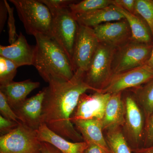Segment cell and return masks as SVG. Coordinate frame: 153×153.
Instances as JSON below:
<instances>
[{"label": "cell", "mask_w": 153, "mask_h": 153, "mask_svg": "<svg viewBox=\"0 0 153 153\" xmlns=\"http://www.w3.org/2000/svg\"><path fill=\"white\" fill-rule=\"evenodd\" d=\"M84 75V72L76 71L70 80L52 79L44 88L42 123L60 136L75 142L84 140L71 122V115L82 94L88 90L97 91L85 82Z\"/></svg>", "instance_id": "6da1fadb"}, {"label": "cell", "mask_w": 153, "mask_h": 153, "mask_svg": "<svg viewBox=\"0 0 153 153\" xmlns=\"http://www.w3.org/2000/svg\"><path fill=\"white\" fill-rule=\"evenodd\" d=\"M33 66L44 81L52 79L68 81L74 71L71 61L63 48L51 37L36 34Z\"/></svg>", "instance_id": "7a4b0ae2"}, {"label": "cell", "mask_w": 153, "mask_h": 153, "mask_svg": "<svg viewBox=\"0 0 153 153\" xmlns=\"http://www.w3.org/2000/svg\"><path fill=\"white\" fill-rule=\"evenodd\" d=\"M16 9L26 33L51 37L53 17L48 7L39 0H10Z\"/></svg>", "instance_id": "3957f363"}, {"label": "cell", "mask_w": 153, "mask_h": 153, "mask_svg": "<svg viewBox=\"0 0 153 153\" xmlns=\"http://www.w3.org/2000/svg\"><path fill=\"white\" fill-rule=\"evenodd\" d=\"M117 49L100 43L88 69L84 73L85 82L97 91H100L113 74V62Z\"/></svg>", "instance_id": "277c9868"}, {"label": "cell", "mask_w": 153, "mask_h": 153, "mask_svg": "<svg viewBox=\"0 0 153 153\" xmlns=\"http://www.w3.org/2000/svg\"><path fill=\"white\" fill-rule=\"evenodd\" d=\"M37 130L21 121L12 131L0 137V153H41Z\"/></svg>", "instance_id": "5b68a950"}, {"label": "cell", "mask_w": 153, "mask_h": 153, "mask_svg": "<svg viewBox=\"0 0 153 153\" xmlns=\"http://www.w3.org/2000/svg\"><path fill=\"white\" fill-rule=\"evenodd\" d=\"M153 45L131 40L117 49L112 64L113 74L121 73L147 64Z\"/></svg>", "instance_id": "8992f818"}, {"label": "cell", "mask_w": 153, "mask_h": 153, "mask_svg": "<svg viewBox=\"0 0 153 153\" xmlns=\"http://www.w3.org/2000/svg\"><path fill=\"white\" fill-rule=\"evenodd\" d=\"M53 18L51 38L63 48L71 61L79 24L69 7L58 12Z\"/></svg>", "instance_id": "52a82bcc"}, {"label": "cell", "mask_w": 153, "mask_h": 153, "mask_svg": "<svg viewBox=\"0 0 153 153\" xmlns=\"http://www.w3.org/2000/svg\"><path fill=\"white\" fill-rule=\"evenodd\" d=\"M99 43L93 28L79 25L71 59L74 73L87 71Z\"/></svg>", "instance_id": "ba28073f"}, {"label": "cell", "mask_w": 153, "mask_h": 153, "mask_svg": "<svg viewBox=\"0 0 153 153\" xmlns=\"http://www.w3.org/2000/svg\"><path fill=\"white\" fill-rule=\"evenodd\" d=\"M153 79V70L146 64L140 67L113 74L100 92L110 94L127 88L137 87Z\"/></svg>", "instance_id": "9c48e42d"}, {"label": "cell", "mask_w": 153, "mask_h": 153, "mask_svg": "<svg viewBox=\"0 0 153 153\" xmlns=\"http://www.w3.org/2000/svg\"><path fill=\"white\" fill-rule=\"evenodd\" d=\"M111 95L100 91H95L90 94H82L70 118L71 122L77 120H102Z\"/></svg>", "instance_id": "30bf717a"}, {"label": "cell", "mask_w": 153, "mask_h": 153, "mask_svg": "<svg viewBox=\"0 0 153 153\" xmlns=\"http://www.w3.org/2000/svg\"><path fill=\"white\" fill-rule=\"evenodd\" d=\"M92 28L100 43L114 48H119L131 40V32L125 19L107 22Z\"/></svg>", "instance_id": "8fae6325"}, {"label": "cell", "mask_w": 153, "mask_h": 153, "mask_svg": "<svg viewBox=\"0 0 153 153\" xmlns=\"http://www.w3.org/2000/svg\"><path fill=\"white\" fill-rule=\"evenodd\" d=\"M45 94L44 88L36 95L27 99L20 105L13 109L20 121L36 130L42 124V109Z\"/></svg>", "instance_id": "7c38bea8"}, {"label": "cell", "mask_w": 153, "mask_h": 153, "mask_svg": "<svg viewBox=\"0 0 153 153\" xmlns=\"http://www.w3.org/2000/svg\"><path fill=\"white\" fill-rule=\"evenodd\" d=\"M35 46L28 44L27 39L20 33L14 43L9 46H0V56L11 60L18 67L33 65Z\"/></svg>", "instance_id": "4fadbf2b"}, {"label": "cell", "mask_w": 153, "mask_h": 153, "mask_svg": "<svg viewBox=\"0 0 153 153\" xmlns=\"http://www.w3.org/2000/svg\"><path fill=\"white\" fill-rule=\"evenodd\" d=\"M38 139L41 142L49 143L62 153H83L87 146L85 141L71 142L55 133L45 124L42 123L37 130Z\"/></svg>", "instance_id": "5bb4252c"}, {"label": "cell", "mask_w": 153, "mask_h": 153, "mask_svg": "<svg viewBox=\"0 0 153 153\" xmlns=\"http://www.w3.org/2000/svg\"><path fill=\"white\" fill-rule=\"evenodd\" d=\"M103 130L120 127L125 123V106L121 99V92L111 95L102 120Z\"/></svg>", "instance_id": "9a60e30c"}, {"label": "cell", "mask_w": 153, "mask_h": 153, "mask_svg": "<svg viewBox=\"0 0 153 153\" xmlns=\"http://www.w3.org/2000/svg\"><path fill=\"white\" fill-rule=\"evenodd\" d=\"M40 83L30 79L21 82H13L4 86H0L1 91L13 109L20 105L27 99L32 91L39 88Z\"/></svg>", "instance_id": "2e32d148"}, {"label": "cell", "mask_w": 153, "mask_h": 153, "mask_svg": "<svg viewBox=\"0 0 153 153\" xmlns=\"http://www.w3.org/2000/svg\"><path fill=\"white\" fill-rule=\"evenodd\" d=\"M75 16L79 25L91 28L107 22L124 19L123 15L113 5Z\"/></svg>", "instance_id": "e0dca14e"}, {"label": "cell", "mask_w": 153, "mask_h": 153, "mask_svg": "<svg viewBox=\"0 0 153 153\" xmlns=\"http://www.w3.org/2000/svg\"><path fill=\"white\" fill-rule=\"evenodd\" d=\"M125 124L128 133L134 142H139L142 137L143 117L134 100L128 96L125 100Z\"/></svg>", "instance_id": "ac0fdd59"}, {"label": "cell", "mask_w": 153, "mask_h": 153, "mask_svg": "<svg viewBox=\"0 0 153 153\" xmlns=\"http://www.w3.org/2000/svg\"><path fill=\"white\" fill-rule=\"evenodd\" d=\"M71 123L81 133L84 141L96 144L110 152L106 140L102 134V120L97 119L77 120Z\"/></svg>", "instance_id": "d6986e66"}, {"label": "cell", "mask_w": 153, "mask_h": 153, "mask_svg": "<svg viewBox=\"0 0 153 153\" xmlns=\"http://www.w3.org/2000/svg\"><path fill=\"white\" fill-rule=\"evenodd\" d=\"M115 7L123 15L124 19L128 23L131 32V40L143 44H151L152 37V33L143 21L137 15L116 6Z\"/></svg>", "instance_id": "ffe728a7"}, {"label": "cell", "mask_w": 153, "mask_h": 153, "mask_svg": "<svg viewBox=\"0 0 153 153\" xmlns=\"http://www.w3.org/2000/svg\"><path fill=\"white\" fill-rule=\"evenodd\" d=\"M110 153H131L120 127L108 130L105 139Z\"/></svg>", "instance_id": "44dd1931"}, {"label": "cell", "mask_w": 153, "mask_h": 153, "mask_svg": "<svg viewBox=\"0 0 153 153\" xmlns=\"http://www.w3.org/2000/svg\"><path fill=\"white\" fill-rule=\"evenodd\" d=\"M136 93L138 100L143 110L147 123L153 112V79L138 89Z\"/></svg>", "instance_id": "7402d4cb"}, {"label": "cell", "mask_w": 153, "mask_h": 153, "mask_svg": "<svg viewBox=\"0 0 153 153\" xmlns=\"http://www.w3.org/2000/svg\"><path fill=\"white\" fill-rule=\"evenodd\" d=\"M114 0H84L71 4L69 8L74 16L106 7L113 4Z\"/></svg>", "instance_id": "603a6c76"}, {"label": "cell", "mask_w": 153, "mask_h": 153, "mask_svg": "<svg viewBox=\"0 0 153 153\" xmlns=\"http://www.w3.org/2000/svg\"><path fill=\"white\" fill-rule=\"evenodd\" d=\"M18 68L19 67L11 60L0 56V86L13 82Z\"/></svg>", "instance_id": "cb8c5ba5"}, {"label": "cell", "mask_w": 153, "mask_h": 153, "mask_svg": "<svg viewBox=\"0 0 153 153\" xmlns=\"http://www.w3.org/2000/svg\"><path fill=\"white\" fill-rule=\"evenodd\" d=\"M136 11L147 23L153 38V0H136Z\"/></svg>", "instance_id": "d4e9b609"}, {"label": "cell", "mask_w": 153, "mask_h": 153, "mask_svg": "<svg viewBox=\"0 0 153 153\" xmlns=\"http://www.w3.org/2000/svg\"><path fill=\"white\" fill-rule=\"evenodd\" d=\"M49 9L52 17L55 16L60 11L69 7L71 4L77 2L71 0H39Z\"/></svg>", "instance_id": "484cf974"}, {"label": "cell", "mask_w": 153, "mask_h": 153, "mask_svg": "<svg viewBox=\"0 0 153 153\" xmlns=\"http://www.w3.org/2000/svg\"><path fill=\"white\" fill-rule=\"evenodd\" d=\"M0 112L3 117L19 122V119L7 101L4 94L0 91Z\"/></svg>", "instance_id": "4316f807"}, {"label": "cell", "mask_w": 153, "mask_h": 153, "mask_svg": "<svg viewBox=\"0 0 153 153\" xmlns=\"http://www.w3.org/2000/svg\"><path fill=\"white\" fill-rule=\"evenodd\" d=\"M7 9L9 14L8 25L9 40L10 44H13L16 41L18 38V36L16 31L15 26V20L14 18L13 8H11L9 6L8 3L7 1H5Z\"/></svg>", "instance_id": "83f0119b"}, {"label": "cell", "mask_w": 153, "mask_h": 153, "mask_svg": "<svg viewBox=\"0 0 153 153\" xmlns=\"http://www.w3.org/2000/svg\"><path fill=\"white\" fill-rule=\"evenodd\" d=\"M19 122L10 120L0 115V133L1 135L6 134L12 131L19 125Z\"/></svg>", "instance_id": "f1b7e54d"}, {"label": "cell", "mask_w": 153, "mask_h": 153, "mask_svg": "<svg viewBox=\"0 0 153 153\" xmlns=\"http://www.w3.org/2000/svg\"><path fill=\"white\" fill-rule=\"evenodd\" d=\"M113 5L123 9L132 14L137 15L136 0H114Z\"/></svg>", "instance_id": "f546056e"}, {"label": "cell", "mask_w": 153, "mask_h": 153, "mask_svg": "<svg viewBox=\"0 0 153 153\" xmlns=\"http://www.w3.org/2000/svg\"><path fill=\"white\" fill-rule=\"evenodd\" d=\"M145 144L149 146L153 143V112L146 123Z\"/></svg>", "instance_id": "4dcf8cb0"}, {"label": "cell", "mask_w": 153, "mask_h": 153, "mask_svg": "<svg viewBox=\"0 0 153 153\" xmlns=\"http://www.w3.org/2000/svg\"><path fill=\"white\" fill-rule=\"evenodd\" d=\"M7 9L4 1H0V30L2 31L7 19Z\"/></svg>", "instance_id": "1f68e13d"}, {"label": "cell", "mask_w": 153, "mask_h": 153, "mask_svg": "<svg viewBox=\"0 0 153 153\" xmlns=\"http://www.w3.org/2000/svg\"><path fill=\"white\" fill-rule=\"evenodd\" d=\"M87 146L83 153H110L100 146L91 143H87Z\"/></svg>", "instance_id": "d6a6232c"}, {"label": "cell", "mask_w": 153, "mask_h": 153, "mask_svg": "<svg viewBox=\"0 0 153 153\" xmlns=\"http://www.w3.org/2000/svg\"><path fill=\"white\" fill-rule=\"evenodd\" d=\"M41 153H62L54 146L49 143L41 142Z\"/></svg>", "instance_id": "836d02e7"}, {"label": "cell", "mask_w": 153, "mask_h": 153, "mask_svg": "<svg viewBox=\"0 0 153 153\" xmlns=\"http://www.w3.org/2000/svg\"><path fill=\"white\" fill-rule=\"evenodd\" d=\"M137 153H153V146L137 151Z\"/></svg>", "instance_id": "e575fe53"}, {"label": "cell", "mask_w": 153, "mask_h": 153, "mask_svg": "<svg viewBox=\"0 0 153 153\" xmlns=\"http://www.w3.org/2000/svg\"><path fill=\"white\" fill-rule=\"evenodd\" d=\"M147 64L153 70V47L150 57L149 60H148Z\"/></svg>", "instance_id": "d590c367"}]
</instances>
